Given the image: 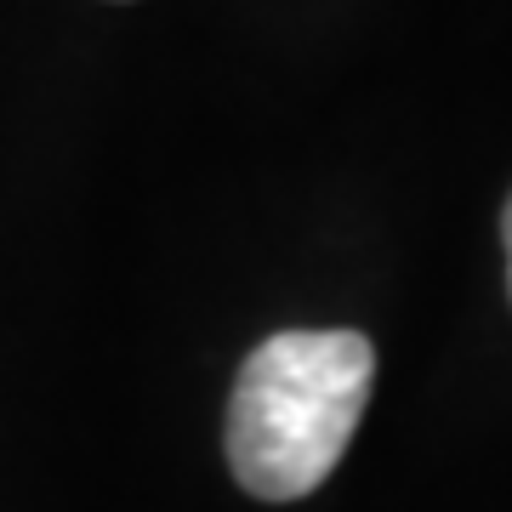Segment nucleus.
<instances>
[{"mask_svg":"<svg viewBox=\"0 0 512 512\" xmlns=\"http://www.w3.org/2000/svg\"><path fill=\"white\" fill-rule=\"evenodd\" d=\"M376 382L359 330H279L245 359L228 404V461L262 501H302L336 473Z\"/></svg>","mask_w":512,"mask_h":512,"instance_id":"obj_1","label":"nucleus"},{"mask_svg":"<svg viewBox=\"0 0 512 512\" xmlns=\"http://www.w3.org/2000/svg\"><path fill=\"white\" fill-rule=\"evenodd\" d=\"M501 239H507V274H512V200H507V211H501Z\"/></svg>","mask_w":512,"mask_h":512,"instance_id":"obj_2","label":"nucleus"}]
</instances>
